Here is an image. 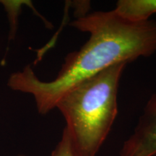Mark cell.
Instances as JSON below:
<instances>
[{
	"label": "cell",
	"mask_w": 156,
	"mask_h": 156,
	"mask_svg": "<svg viewBox=\"0 0 156 156\" xmlns=\"http://www.w3.org/2000/svg\"><path fill=\"white\" fill-rule=\"evenodd\" d=\"M71 26L88 33L79 50L67 54L53 80H41L30 66L9 76L7 85L15 91L33 95L39 114L55 108L63 95L79 83L120 63L128 64L156 52V21L131 22L114 9L77 17Z\"/></svg>",
	"instance_id": "obj_1"
},
{
	"label": "cell",
	"mask_w": 156,
	"mask_h": 156,
	"mask_svg": "<svg viewBox=\"0 0 156 156\" xmlns=\"http://www.w3.org/2000/svg\"><path fill=\"white\" fill-rule=\"evenodd\" d=\"M126 63L115 64L73 87L56 103L75 156H96L118 114V89Z\"/></svg>",
	"instance_id": "obj_2"
},
{
	"label": "cell",
	"mask_w": 156,
	"mask_h": 156,
	"mask_svg": "<svg viewBox=\"0 0 156 156\" xmlns=\"http://www.w3.org/2000/svg\"><path fill=\"white\" fill-rule=\"evenodd\" d=\"M119 156H156V93L147 101L134 132L124 141Z\"/></svg>",
	"instance_id": "obj_3"
},
{
	"label": "cell",
	"mask_w": 156,
	"mask_h": 156,
	"mask_svg": "<svg viewBox=\"0 0 156 156\" xmlns=\"http://www.w3.org/2000/svg\"><path fill=\"white\" fill-rule=\"evenodd\" d=\"M114 11L129 21L143 22L156 13V0H119Z\"/></svg>",
	"instance_id": "obj_4"
},
{
	"label": "cell",
	"mask_w": 156,
	"mask_h": 156,
	"mask_svg": "<svg viewBox=\"0 0 156 156\" xmlns=\"http://www.w3.org/2000/svg\"><path fill=\"white\" fill-rule=\"evenodd\" d=\"M0 3L4 6L7 13L10 25L9 39H12L16 34L18 17L21 8L24 5H33V3L30 1H0Z\"/></svg>",
	"instance_id": "obj_5"
},
{
	"label": "cell",
	"mask_w": 156,
	"mask_h": 156,
	"mask_svg": "<svg viewBox=\"0 0 156 156\" xmlns=\"http://www.w3.org/2000/svg\"><path fill=\"white\" fill-rule=\"evenodd\" d=\"M51 156H75L66 128L64 129L61 140L52 151Z\"/></svg>",
	"instance_id": "obj_6"
}]
</instances>
